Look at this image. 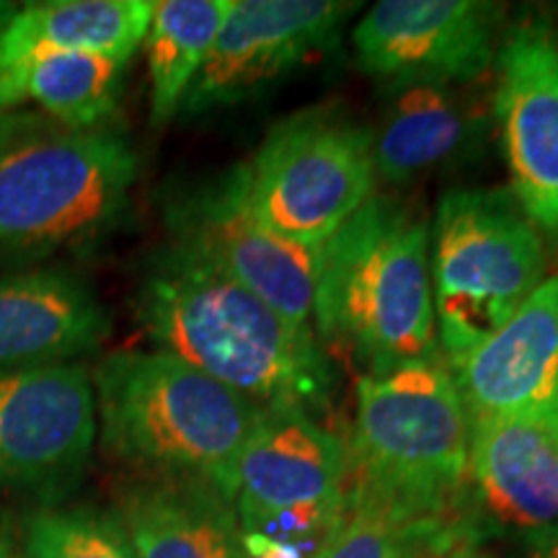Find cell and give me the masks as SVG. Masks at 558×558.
<instances>
[{
    "label": "cell",
    "instance_id": "6da1fadb",
    "mask_svg": "<svg viewBox=\"0 0 558 558\" xmlns=\"http://www.w3.org/2000/svg\"><path fill=\"white\" fill-rule=\"evenodd\" d=\"M135 316L158 352H169L267 411L329 409L333 367L303 329L197 256L169 246L150 264Z\"/></svg>",
    "mask_w": 558,
    "mask_h": 558
},
{
    "label": "cell",
    "instance_id": "7a4b0ae2",
    "mask_svg": "<svg viewBox=\"0 0 558 558\" xmlns=\"http://www.w3.org/2000/svg\"><path fill=\"white\" fill-rule=\"evenodd\" d=\"M429 233L414 207L373 197L320 248L313 331L360 362L365 375L445 362L432 303Z\"/></svg>",
    "mask_w": 558,
    "mask_h": 558
},
{
    "label": "cell",
    "instance_id": "3957f363",
    "mask_svg": "<svg viewBox=\"0 0 558 558\" xmlns=\"http://www.w3.org/2000/svg\"><path fill=\"white\" fill-rule=\"evenodd\" d=\"M90 380L109 452L233 501L239 460L267 409L169 352H114Z\"/></svg>",
    "mask_w": 558,
    "mask_h": 558
},
{
    "label": "cell",
    "instance_id": "277c9868",
    "mask_svg": "<svg viewBox=\"0 0 558 558\" xmlns=\"http://www.w3.org/2000/svg\"><path fill=\"white\" fill-rule=\"evenodd\" d=\"M471 418L445 362L360 375L357 416L347 448V494L418 514H463Z\"/></svg>",
    "mask_w": 558,
    "mask_h": 558
},
{
    "label": "cell",
    "instance_id": "5b68a950",
    "mask_svg": "<svg viewBox=\"0 0 558 558\" xmlns=\"http://www.w3.org/2000/svg\"><path fill=\"white\" fill-rule=\"evenodd\" d=\"M429 279L439 352L450 367L538 290L543 235L512 194L450 192L429 233Z\"/></svg>",
    "mask_w": 558,
    "mask_h": 558
},
{
    "label": "cell",
    "instance_id": "8992f818",
    "mask_svg": "<svg viewBox=\"0 0 558 558\" xmlns=\"http://www.w3.org/2000/svg\"><path fill=\"white\" fill-rule=\"evenodd\" d=\"M137 156L104 130L45 132L0 148V259L78 246L128 207Z\"/></svg>",
    "mask_w": 558,
    "mask_h": 558
},
{
    "label": "cell",
    "instance_id": "52a82bcc",
    "mask_svg": "<svg viewBox=\"0 0 558 558\" xmlns=\"http://www.w3.org/2000/svg\"><path fill=\"white\" fill-rule=\"evenodd\" d=\"M248 199L282 239L324 248L375 197L373 132L337 109L284 117L246 163Z\"/></svg>",
    "mask_w": 558,
    "mask_h": 558
},
{
    "label": "cell",
    "instance_id": "ba28073f",
    "mask_svg": "<svg viewBox=\"0 0 558 558\" xmlns=\"http://www.w3.org/2000/svg\"><path fill=\"white\" fill-rule=\"evenodd\" d=\"M166 222L171 246L235 279L295 326L313 329L320 248L290 243L256 215L246 163L173 197Z\"/></svg>",
    "mask_w": 558,
    "mask_h": 558
},
{
    "label": "cell",
    "instance_id": "9c48e42d",
    "mask_svg": "<svg viewBox=\"0 0 558 558\" xmlns=\"http://www.w3.org/2000/svg\"><path fill=\"white\" fill-rule=\"evenodd\" d=\"M96 437L90 373L75 362L0 369V494L58 499Z\"/></svg>",
    "mask_w": 558,
    "mask_h": 558
},
{
    "label": "cell",
    "instance_id": "30bf717a",
    "mask_svg": "<svg viewBox=\"0 0 558 558\" xmlns=\"http://www.w3.org/2000/svg\"><path fill=\"white\" fill-rule=\"evenodd\" d=\"M357 9L333 0H233L205 65L181 101V114L235 107L329 50Z\"/></svg>",
    "mask_w": 558,
    "mask_h": 558
},
{
    "label": "cell",
    "instance_id": "8fae6325",
    "mask_svg": "<svg viewBox=\"0 0 558 558\" xmlns=\"http://www.w3.org/2000/svg\"><path fill=\"white\" fill-rule=\"evenodd\" d=\"M497 16L478 0H383L354 29V58L396 88L473 81L494 62Z\"/></svg>",
    "mask_w": 558,
    "mask_h": 558
},
{
    "label": "cell",
    "instance_id": "7c38bea8",
    "mask_svg": "<svg viewBox=\"0 0 558 558\" xmlns=\"http://www.w3.org/2000/svg\"><path fill=\"white\" fill-rule=\"evenodd\" d=\"M494 109L512 197L535 230L558 246V34L525 21L499 47Z\"/></svg>",
    "mask_w": 558,
    "mask_h": 558
},
{
    "label": "cell",
    "instance_id": "4fadbf2b",
    "mask_svg": "<svg viewBox=\"0 0 558 558\" xmlns=\"http://www.w3.org/2000/svg\"><path fill=\"white\" fill-rule=\"evenodd\" d=\"M448 369L469 416L558 418V271Z\"/></svg>",
    "mask_w": 558,
    "mask_h": 558
},
{
    "label": "cell",
    "instance_id": "5bb4252c",
    "mask_svg": "<svg viewBox=\"0 0 558 558\" xmlns=\"http://www.w3.org/2000/svg\"><path fill=\"white\" fill-rule=\"evenodd\" d=\"M478 512L522 541L558 527V418L469 416Z\"/></svg>",
    "mask_w": 558,
    "mask_h": 558
},
{
    "label": "cell",
    "instance_id": "9a60e30c",
    "mask_svg": "<svg viewBox=\"0 0 558 558\" xmlns=\"http://www.w3.org/2000/svg\"><path fill=\"white\" fill-rule=\"evenodd\" d=\"M347 445L303 411H267L235 471L239 520L298 509H341Z\"/></svg>",
    "mask_w": 558,
    "mask_h": 558
},
{
    "label": "cell",
    "instance_id": "2e32d148",
    "mask_svg": "<svg viewBox=\"0 0 558 558\" xmlns=\"http://www.w3.org/2000/svg\"><path fill=\"white\" fill-rule=\"evenodd\" d=\"M148 0H47L26 3L0 24V109L21 104V81L41 58L94 52L128 60L145 41Z\"/></svg>",
    "mask_w": 558,
    "mask_h": 558
},
{
    "label": "cell",
    "instance_id": "e0dca14e",
    "mask_svg": "<svg viewBox=\"0 0 558 558\" xmlns=\"http://www.w3.org/2000/svg\"><path fill=\"white\" fill-rule=\"evenodd\" d=\"M109 329L104 305L68 271L0 277V369L86 357L104 344Z\"/></svg>",
    "mask_w": 558,
    "mask_h": 558
},
{
    "label": "cell",
    "instance_id": "ac0fdd59",
    "mask_svg": "<svg viewBox=\"0 0 558 558\" xmlns=\"http://www.w3.org/2000/svg\"><path fill=\"white\" fill-rule=\"evenodd\" d=\"M135 558H243L235 505L192 478L150 476L117 509Z\"/></svg>",
    "mask_w": 558,
    "mask_h": 558
},
{
    "label": "cell",
    "instance_id": "d6986e66",
    "mask_svg": "<svg viewBox=\"0 0 558 558\" xmlns=\"http://www.w3.org/2000/svg\"><path fill=\"white\" fill-rule=\"evenodd\" d=\"M469 135V111L450 86H403L383 117L378 135H373L375 179L407 184L456 156Z\"/></svg>",
    "mask_w": 558,
    "mask_h": 558
},
{
    "label": "cell",
    "instance_id": "ffe728a7",
    "mask_svg": "<svg viewBox=\"0 0 558 558\" xmlns=\"http://www.w3.org/2000/svg\"><path fill=\"white\" fill-rule=\"evenodd\" d=\"M233 0H160L145 34L150 70V120L163 128L179 114L186 90L205 65Z\"/></svg>",
    "mask_w": 558,
    "mask_h": 558
},
{
    "label": "cell",
    "instance_id": "44dd1931",
    "mask_svg": "<svg viewBox=\"0 0 558 558\" xmlns=\"http://www.w3.org/2000/svg\"><path fill=\"white\" fill-rule=\"evenodd\" d=\"M465 541L471 522L418 518L347 494L339 525L316 558H437Z\"/></svg>",
    "mask_w": 558,
    "mask_h": 558
},
{
    "label": "cell",
    "instance_id": "7402d4cb",
    "mask_svg": "<svg viewBox=\"0 0 558 558\" xmlns=\"http://www.w3.org/2000/svg\"><path fill=\"white\" fill-rule=\"evenodd\" d=\"M128 60L94 52L41 58L21 81V104L37 101L68 130H94L117 109Z\"/></svg>",
    "mask_w": 558,
    "mask_h": 558
},
{
    "label": "cell",
    "instance_id": "603a6c76",
    "mask_svg": "<svg viewBox=\"0 0 558 558\" xmlns=\"http://www.w3.org/2000/svg\"><path fill=\"white\" fill-rule=\"evenodd\" d=\"M24 558H135L117 514L96 509H41L26 522Z\"/></svg>",
    "mask_w": 558,
    "mask_h": 558
},
{
    "label": "cell",
    "instance_id": "cb8c5ba5",
    "mask_svg": "<svg viewBox=\"0 0 558 558\" xmlns=\"http://www.w3.org/2000/svg\"><path fill=\"white\" fill-rule=\"evenodd\" d=\"M41 128H45V122L34 120L29 114H19L16 109H0V148Z\"/></svg>",
    "mask_w": 558,
    "mask_h": 558
},
{
    "label": "cell",
    "instance_id": "d4e9b609",
    "mask_svg": "<svg viewBox=\"0 0 558 558\" xmlns=\"http://www.w3.org/2000/svg\"><path fill=\"white\" fill-rule=\"evenodd\" d=\"M527 548L533 558H558V527L541 535V538L527 541Z\"/></svg>",
    "mask_w": 558,
    "mask_h": 558
},
{
    "label": "cell",
    "instance_id": "484cf974",
    "mask_svg": "<svg viewBox=\"0 0 558 558\" xmlns=\"http://www.w3.org/2000/svg\"><path fill=\"white\" fill-rule=\"evenodd\" d=\"M437 558H492V556H486L484 550H478L471 541H465V543H458V546H452L450 550H445V554Z\"/></svg>",
    "mask_w": 558,
    "mask_h": 558
},
{
    "label": "cell",
    "instance_id": "4316f807",
    "mask_svg": "<svg viewBox=\"0 0 558 558\" xmlns=\"http://www.w3.org/2000/svg\"><path fill=\"white\" fill-rule=\"evenodd\" d=\"M0 558H24V554H21V548L13 546L11 541L0 538Z\"/></svg>",
    "mask_w": 558,
    "mask_h": 558
},
{
    "label": "cell",
    "instance_id": "83f0119b",
    "mask_svg": "<svg viewBox=\"0 0 558 558\" xmlns=\"http://www.w3.org/2000/svg\"><path fill=\"white\" fill-rule=\"evenodd\" d=\"M19 11V3H0V24H5L13 13Z\"/></svg>",
    "mask_w": 558,
    "mask_h": 558
}]
</instances>
